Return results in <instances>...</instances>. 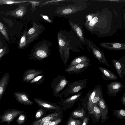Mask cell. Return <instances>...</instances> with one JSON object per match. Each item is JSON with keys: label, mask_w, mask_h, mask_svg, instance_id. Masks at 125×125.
Instances as JSON below:
<instances>
[{"label": "cell", "mask_w": 125, "mask_h": 125, "mask_svg": "<svg viewBox=\"0 0 125 125\" xmlns=\"http://www.w3.org/2000/svg\"><path fill=\"white\" fill-rule=\"evenodd\" d=\"M57 37L59 52L61 59L65 66L69 58L70 50L75 52H79L80 51L72 46L71 41L67 37L66 31L62 30L59 31L57 33Z\"/></svg>", "instance_id": "1"}, {"label": "cell", "mask_w": 125, "mask_h": 125, "mask_svg": "<svg viewBox=\"0 0 125 125\" xmlns=\"http://www.w3.org/2000/svg\"><path fill=\"white\" fill-rule=\"evenodd\" d=\"M70 82L66 76L58 75L55 77L51 84L54 96L58 97L60 92L62 91Z\"/></svg>", "instance_id": "6"}, {"label": "cell", "mask_w": 125, "mask_h": 125, "mask_svg": "<svg viewBox=\"0 0 125 125\" xmlns=\"http://www.w3.org/2000/svg\"><path fill=\"white\" fill-rule=\"evenodd\" d=\"M60 113H55L51 114L42 118L34 122L31 125H40L46 122L56 119L59 116Z\"/></svg>", "instance_id": "23"}, {"label": "cell", "mask_w": 125, "mask_h": 125, "mask_svg": "<svg viewBox=\"0 0 125 125\" xmlns=\"http://www.w3.org/2000/svg\"><path fill=\"white\" fill-rule=\"evenodd\" d=\"M61 120L60 118L56 119L53 121L48 125H57L61 122Z\"/></svg>", "instance_id": "34"}, {"label": "cell", "mask_w": 125, "mask_h": 125, "mask_svg": "<svg viewBox=\"0 0 125 125\" xmlns=\"http://www.w3.org/2000/svg\"><path fill=\"white\" fill-rule=\"evenodd\" d=\"M82 93V91H80L75 94L72 95L67 98L64 99H61L60 102L61 103L65 104H73L80 98Z\"/></svg>", "instance_id": "22"}, {"label": "cell", "mask_w": 125, "mask_h": 125, "mask_svg": "<svg viewBox=\"0 0 125 125\" xmlns=\"http://www.w3.org/2000/svg\"><path fill=\"white\" fill-rule=\"evenodd\" d=\"M102 93L99 101L98 106L100 111L102 121L106 119L108 113V107L103 96Z\"/></svg>", "instance_id": "18"}, {"label": "cell", "mask_w": 125, "mask_h": 125, "mask_svg": "<svg viewBox=\"0 0 125 125\" xmlns=\"http://www.w3.org/2000/svg\"><path fill=\"white\" fill-rule=\"evenodd\" d=\"M1 34V32H0V34Z\"/></svg>", "instance_id": "44"}, {"label": "cell", "mask_w": 125, "mask_h": 125, "mask_svg": "<svg viewBox=\"0 0 125 125\" xmlns=\"http://www.w3.org/2000/svg\"><path fill=\"white\" fill-rule=\"evenodd\" d=\"M43 112L42 110L40 109L36 113L35 115V118L38 119L40 118L43 114Z\"/></svg>", "instance_id": "35"}, {"label": "cell", "mask_w": 125, "mask_h": 125, "mask_svg": "<svg viewBox=\"0 0 125 125\" xmlns=\"http://www.w3.org/2000/svg\"><path fill=\"white\" fill-rule=\"evenodd\" d=\"M90 64V63L87 62L79 64L70 67H67L64 71L68 73L69 74L72 73L80 74L84 71Z\"/></svg>", "instance_id": "12"}, {"label": "cell", "mask_w": 125, "mask_h": 125, "mask_svg": "<svg viewBox=\"0 0 125 125\" xmlns=\"http://www.w3.org/2000/svg\"><path fill=\"white\" fill-rule=\"evenodd\" d=\"M52 43L43 39L33 46L31 53L28 55L29 59L42 61L51 54L50 47Z\"/></svg>", "instance_id": "2"}, {"label": "cell", "mask_w": 125, "mask_h": 125, "mask_svg": "<svg viewBox=\"0 0 125 125\" xmlns=\"http://www.w3.org/2000/svg\"><path fill=\"white\" fill-rule=\"evenodd\" d=\"M114 112L115 116L118 119H125V111L124 109L115 110H114Z\"/></svg>", "instance_id": "28"}, {"label": "cell", "mask_w": 125, "mask_h": 125, "mask_svg": "<svg viewBox=\"0 0 125 125\" xmlns=\"http://www.w3.org/2000/svg\"><path fill=\"white\" fill-rule=\"evenodd\" d=\"M43 73V71L42 70L33 69H27L23 75L22 82L29 83L32 80Z\"/></svg>", "instance_id": "11"}, {"label": "cell", "mask_w": 125, "mask_h": 125, "mask_svg": "<svg viewBox=\"0 0 125 125\" xmlns=\"http://www.w3.org/2000/svg\"><path fill=\"white\" fill-rule=\"evenodd\" d=\"M121 102L123 105H125V93L124 94L121 98Z\"/></svg>", "instance_id": "37"}, {"label": "cell", "mask_w": 125, "mask_h": 125, "mask_svg": "<svg viewBox=\"0 0 125 125\" xmlns=\"http://www.w3.org/2000/svg\"><path fill=\"white\" fill-rule=\"evenodd\" d=\"M97 13H92L88 14L86 16V21L85 24L90 22L96 16Z\"/></svg>", "instance_id": "32"}, {"label": "cell", "mask_w": 125, "mask_h": 125, "mask_svg": "<svg viewBox=\"0 0 125 125\" xmlns=\"http://www.w3.org/2000/svg\"><path fill=\"white\" fill-rule=\"evenodd\" d=\"M85 45L91 50L94 57L101 63L107 67H111V66L108 63L103 51L90 40L85 38Z\"/></svg>", "instance_id": "5"}, {"label": "cell", "mask_w": 125, "mask_h": 125, "mask_svg": "<svg viewBox=\"0 0 125 125\" xmlns=\"http://www.w3.org/2000/svg\"><path fill=\"white\" fill-rule=\"evenodd\" d=\"M100 45L104 48L110 50H120L125 49V43L120 42H101Z\"/></svg>", "instance_id": "15"}, {"label": "cell", "mask_w": 125, "mask_h": 125, "mask_svg": "<svg viewBox=\"0 0 125 125\" xmlns=\"http://www.w3.org/2000/svg\"><path fill=\"white\" fill-rule=\"evenodd\" d=\"M14 96L16 100L20 103L26 105H30L33 104L32 101L29 99L28 94L22 92H16L14 93Z\"/></svg>", "instance_id": "13"}, {"label": "cell", "mask_w": 125, "mask_h": 125, "mask_svg": "<svg viewBox=\"0 0 125 125\" xmlns=\"http://www.w3.org/2000/svg\"><path fill=\"white\" fill-rule=\"evenodd\" d=\"M0 32L6 40H9V39L6 28L4 25L0 22Z\"/></svg>", "instance_id": "30"}, {"label": "cell", "mask_w": 125, "mask_h": 125, "mask_svg": "<svg viewBox=\"0 0 125 125\" xmlns=\"http://www.w3.org/2000/svg\"><path fill=\"white\" fill-rule=\"evenodd\" d=\"M27 27H26L23 32L20 41L18 48L19 49H22L26 45V33L27 32Z\"/></svg>", "instance_id": "24"}, {"label": "cell", "mask_w": 125, "mask_h": 125, "mask_svg": "<svg viewBox=\"0 0 125 125\" xmlns=\"http://www.w3.org/2000/svg\"><path fill=\"white\" fill-rule=\"evenodd\" d=\"M89 118L88 117H85L83 120V123L82 125H88Z\"/></svg>", "instance_id": "36"}, {"label": "cell", "mask_w": 125, "mask_h": 125, "mask_svg": "<svg viewBox=\"0 0 125 125\" xmlns=\"http://www.w3.org/2000/svg\"><path fill=\"white\" fill-rule=\"evenodd\" d=\"M34 100L38 105L44 108L57 110L59 107L55 104L50 103L37 97L34 98Z\"/></svg>", "instance_id": "20"}, {"label": "cell", "mask_w": 125, "mask_h": 125, "mask_svg": "<svg viewBox=\"0 0 125 125\" xmlns=\"http://www.w3.org/2000/svg\"><path fill=\"white\" fill-rule=\"evenodd\" d=\"M85 112L83 109L74 111L72 113V115L73 118H80L83 120L85 117Z\"/></svg>", "instance_id": "26"}, {"label": "cell", "mask_w": 125, "mask_h": 125, "mask_svg": "<svg viewBox=\"0 0 125 125\" xmlns=\"http://www.w3.org/2000/svg\"><path fill=\"white\" fill-rule=\"evenodd\" d=\"M32 27L26 33V45L33 42L44 31L45 27L43 25L35 21L31 23Z\"/></svg>", "instance_id": "4"}, {"label": "cell", "mask_w": 125, "mask_h": 125, "mask_svg": "<svg viewBox=\"0 0 125 125\" xmlns=\"http://www.w3.org/2000/svg\"><path fill=\"white\" fill-rule=\"evenodd\" d=\"M45 79L44 75L42 74L35 77L29 83L31 84H40L43 83Z\"/></svg>", "instance_id": "27"}, {"label": "cell", "mask_w": 125, "mask_h": 125, "mask_svg": "<svg viewBox=\"0 0 125 125\" xmlns=\"http://www.w3.org/2000/svg\"><path fill=\"white\" fill-rule=\"evenodd\" d=\"M111 61L119 77L123 78L125 75V56L119 58L117 60L114 59Z\"/></svg>", "instance_id": "9"}, {"label": "cell", "mask_w": 125, "mask_h": 125, "mask_svg": "<svg viewBox=\"0 0 125 125\" xmlns=\"http://www.w3.org/2000/svg\"><path fill=\"white\" fill-rule=\"evenodd\" d=\"M26 2L25 1L12 0H0V5L3 4H11Z\"/></svg>", "instance_id": "29"}, {"label": "cell", "mask_w": 125, "mask_h": 125, "mask_svg": "<svg viewBox=\"0 0 125 125\" xmlns=\"http://www.w3.org/2000/svg\"><path fill=\"white\" fill-rule=\"evenodd\" d=\"M106 86L107 93L111 97L116 96L117 93L121 91L122 88L125 86L121 82L116 81L111 82L107 84Z\"/></svg>", "instance_id": "10"}, {"label": "cell", "mask_w": 125, "mask_h": 125, "mask_svg": "<svg viewBox=\"0 0 125 125\" xmlns=\"http://www.w3.org/2000/svg\"><path fill=\"white\" fill-rule=\"evenodd\" d=\"M24 112V111L15 109L7 110L2 115H0V118L1 119L0 123L6 122L7 123L6 125H10V122L13 121L15 118Z\"/></svg>", "instance_id": "8"}, {"label": "cell", "mask_w": 125, "mask_h": 125, "mask_svg": "<svg viewBox=\"0 0 125 125\" xmlns=\"http://www.w3.org/2000/svg\"><path fill=\"white\" fill-rule=\"evenodd\" d=\"M90 60L88 57L85 55H81L75 57L70 62L68 67H70L79 64L90 63Z\"/></svg>", "instance_id": "21"}, {"label": "cell", "mask_w": 125, "mask_h": 125, "mask_svg": "<svg viewBox=\"0 0 125 125\" xmlns=\"http://www.w3.org/2000/svg\"><path fill=\"white\" fill-rule=\"evenodd\" d=\"M25 116L24 114L20 115L16 120L17 124L18 125H21L23 124L25 120Z\"/></svg>", "instance_id": "33"}, {"label": "cell", "mask_w": 125, "mask_h": 125, "mask_svg": "<svg viewBox=\"0 0 125 125\" xmlns=\"http://www.w3.org/2000/svg\"><path fill=\"white\" fill-rule=\"evenodd\" d=\"M0 74H1V71H0Z\"/></svg>", "instance_id": "43"}, {"label": "cell", "mask_w": 125, "mask_h": 125, "mask_svg": "<svg viewBox=\"0 0 125 125\" xmlns=\"http://www.w3.org/2000/svg\"><path fill=\"white\" fill-rule=\"evenodd\" d=\"M3 46V44L1 41L0 40V49L2 48Z\"/></svg>", "instance_id": "42"}, {"label": "cell", "mask_w": 125, "mask_h": 125, "mask_svg": "<svg viewBox=\"0 0 125 125\" xmlns=\"http://www.w3.org/2000/svg\"><path fill=\"white\" fill-rule=\"evenodd\" d=\"M102 73L101 76L103 79L107 80H116L118 78L116 75L110 70L101 66L98 67Z\"/></svg>", "instance_id": "16"}, {"label": "cell", "mask_w": 125, "mask_h": 125, "mask_svg": "<svg viewBox=\"0 0 125 125\" xmlns=\"http://www.w3.org/2000/svg\"><path fill=\"white\" fill-rule=\"evenodd\" d=\"M98 105H95L93 110L88 112L89 114L93 115L96 120V121L98 123L101 116V114L100 110L98 106Z\"/></svg>", "instance_id": "25"}, {"label": "cell", "mask_w": 125, "mask_h": 125, "mask_svg": "<svg viewBox=\"0 0 125 125\" xmlns=\"http://www.w3.org/2000/svg\"><path fill=\"white\" fill-rule=\"evenodd\" d=\"M41 16L44 19L48 22H52V21L49 19L48 17L46 15H42Z\"/></svg>", "instance_id": "38"}, {"label": "cell", "mask_w": 125, "mask_h": 125, "mask_svg": "<svg viewBox=\"0 0 125 125\" xmlns=\"http://www.w3.org/2000/svg\"><path fill=\"white\" fill-rule=\"evenodd\" d=\"M87 79H84L83 80H75L71 83H69L67 88L64 91L60 93L58 96L62 97L64 95L67 97L70 95L75 94L83 89L86 87Z\"/></svg>", "instance_id": "3"}, {"label": "cell", "mask_w": 125, "mask_h": 125, "mask_svg": "<svg viewBox=\"0 0 125 125\" xmlns=\"http://www.w3.org/2000/svg\"><path fill=\"white\" fill-rule=\"evenodd\" d=\"M82 122L80 120H76L70 117L68 121L67 125H82Z\"/></svg>", "instance_id": "31"}, {"label": "cell", "mask_w": 125, "mask_h": 125, "mask_svg": "<svg viewBox=\"0 0 125 125\" xmlns=\"http://www.w3.org/2000/svg\"><path fill=\"white\" fill-rule=\"evenodd\" d=\"M53 120H50L44 123H43L41 124L40 125H48L50 124Z\"/></svg>", "instance_id": "39"}, {"label": "cell", "mask_w": 125, "mask_h": 125, "mask_svg": "<svg viewBox=\"0 0 125 125\" xmlns=\"http://www.w3.org/2000/svg\"><path fill=\"white\" fill-rule=\"evenodd\" d=\"M84 9L80 6L72 5L59 7L55 11V12L57 14L66 16L81 11L83 10Z\"/></svg>", "instance_id": "7"}, {"label": "cell", "mask_w": 125, "mask_h": 125, "mask_svg": "<svg viewBox=\"0 0 125 125\" xmlns=\"http://www.w3.org/2000/svg\"><path fill=\"white\" fill-rule=\"evenodd\" d=\"M10 76V74L6 73L2 75L0 80V101L6 89Z\"/></svg>", "instance_id": "19"}, {"label": "cell", "mask_w": 125, "mask_h": 125, "mask_svg": "<svg viewBox=\"0 0 125 125\" xmlns=\"http://www.w3.org/2000/svg\"><path fill=\"white\" fill-rule=\"evenodd\" d=\"M69 24L72 29L76 33L77 35L79 38L82 43L84 45H85L83 30L82 26L78 24L73 22L69 20Z\"/></svg>", "instance_id": "17"}, {"label": "cell", "mask_w": 125, "mask_h": 125, "mask_svg": "<svg viewBox=\"0 0 125 125\" xmlns=\"http://www.w3.org/2000/svg\"><path fill=\"white\" fill-rule=\"evenodd\" d=\"M6 47H5L0 49V54L3 52L6 49Z\"/></svg>", "instance_id": "41"}, {"label": "cell", "mask_w": 125, "mask_h": 125, "mask_svg": "<svg viewBox=\"0 0 125 125\" xmlns=\"http://www.w3.org/2000/svg\"><path fill=\"white\" fill-rule=\"evenodd\" d=\"M27 10L26 7L23 5H21L14 10L6 11L5 14L7 15L17 18H21L24 15Z\"/></svg>", "instance_id": "14"}, {"label": "cell", "mask_w": 125, "mask_h": 125, "mask_svg": "<svg viewBox=\"0 0 125 125\" xmlns=\"http://www.w3.org/2000/svg\"><path fill=\"white\" fill-rule=\"evenodd\" d=\"M7 52V51L6 49L3 52L0 54V59L1 58L3 55L6 54Z\"/></svg>", "instance_id": "40"}]
</instances>
